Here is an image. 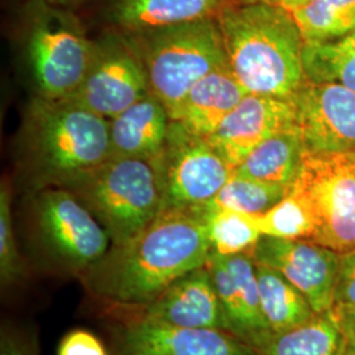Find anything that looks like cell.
Wrapping results in <instances>:
<instances>
[{
	"label": "cell",
	"mask_w": 355,
	"mask_h": 355,
	"mask_svg": "<svg viewBox=\"0 0 355 355\" xmlns=\"http://www.w3.org/2000/svg\"><path fill=\"white\" fill-rule=\"evenodd\" d=\"M212 253L204 208L162 209L130 241L110 252L80 277L86 291L117 309L150 303Z\"/></svg>",
	"instance_id": "6da1fadb"
},
{
	"label": "cell",
	"mask_w": 355,
	"mask_h": 355,
	"mask_svg": "<svg viewBox=\"0 0 355 355\" xmlns=\"http://www.w3.org/2000/svg\"><path fill=\"white\" fill-rule=\"evenodd\" d=\"M216 20L229 70L248 92L291 101L306 80L293 15L279 4L232 0Z\"/></svg>",
	"instance_id": "7a4b0ae2"
},
{
	"label": "cell",
	"mask_w": 355,
	"mask_h": 355,
	"mask_svg": "<svg viewBox=\"0 0 355 355\" xmlns=\"http://www.w3.org/2000/svg\"><path fill=\"white\" fill-rule=\"evenodd\" d=\"M125 35L145 66L150 92L165 104L171 120L200 79L228 66L216 17Z\"/></svg>",
	"instance_id": "3957f363"
},
{
	"label": "cell",
	"mask_w": 355,
	"mask_h": 355,
	"mask_svg": "<svg viewBox=\"0 0 355 355\" xmlns=\"http://www.w3.org/2000/svg\"><path fill=\"white\" fill-rule=\"evenodd\" d=\"M26 129L38 168L58 187L111 158L110 121L67 99L33 102Z\"/></svg>",
	"instance_id": "277c9868"
},
{
	"label": "cell",
	"mask_w": 355,
	"mask_h": 355,
	"mask_svg": "<svg viewBox=\"0 0 355 355\" xmlns=\"http://www.w3.org/2000/svg\"><path fill=\"white\" fill-rule=\"evenodd\" d=\"M86 204L120 246L146 228L162 211V193L150 161L110 158L64 186Z\"/></svg>",
	"instance_id": "5b68a950"
},
{
	"label": "cell",
	"mask_w": 355,
	"mask_h": 355,
	"mask_svg": "<svg viewBox=\"0 0 355 355\" xmlns=\"http://www.w3.org/2000/svg\"><path fill=\"white\" fill-rule=\"evenodd\" d=\"M312 223L309 241L336 253L355 249V153L305 150L290 187Z\"/></svg>",
	"instance_id": "8992f818"
},
{
	"label": "cell",
	"mask_w": 355,
	"mask_h": 355,
	"mask_svg": "<svg viewBox=\"0 0 355 355\" xmlns=\"http://www.w3.org/2000/svg\"><path fill=\"white\" fill-rule=\"evenodd\" d=\"M26 48L40 96L69 99L89 71L95 42L70 13L36 1L28 13Z\"/></svg>",
	"instance_id": "52a82bcc"
},
{
	"label": "cell",
	"mask_w": 355,
	"mask_h": 355,
	"mask_svg": "<svg viewBox=\"0 0 355 355\" xmlns=\"http://www.w3.org/2000/svg\"><path fill=\"white\" fill-rule=\"evenodd\" d=\"M162 193V209H196L211 203L234 167L205 137L171 120L162 150L152 161Z\"/></svg>",
	"instance_id": "ba28073f"
},
{
	"label": "cell",
	"mask_w": 355,
	"mask_h": 355,
	"mask_svg": "<svg viewBox=\"0 0 355 355\" xmlns=\"http://www.w3.org/2000/svg\"><path fill=\"white\" fill-rule=\"evenodd\" d=\"M35 218L41 241L53 259L79 278L112 248L111 237L96 216L76 193L64 187L38 193Z\"/></svg>",
	"instance_id": "9c48e42d"
},
{
	"label": "cell",
	"mask_w": 355,
	"mask_h": 355,
	"mask_svg": "<svg viewBox=\"0 0 355 355\" xmlns=\"http://www.w3.org/2000/svg\"><path fill=\"white\" fill-rule=\"evenodd\" d=\"M150 92L145 66L127 37L95 42L89 71L67 99L107 120L121 114Z\"/></svg>",
	"instance_id": "30bf717a"
},
{
	"label": "cell",
	"mask_w": 355,
	"mask_h": 355,
	"mask_svg": "<svg viewBox=\"0 0 355 355\" xmlns=\"http://www.w3.org/2000/svg\"><path fill=\"white\" fill-rule=\"evenodd\" d=\"M255 263L271 267L304 295L316 313L333 306L340 254L309 240L262 236L250 252Z\"/></svg>",
	"instance_id": "8fae6325"
},
{
	"label": "cell",
	"mask_w": 355,
	"mask_h": 355,
	"mask_svg": "<svg viewBox=\"0 0 355 355\" xmlns=\"http://www.w3.org/2000/svg\"><path fill=\"white\" fill-rule=\"evenodd\" d=\"M308 152L355 153V92L337 83L305 80L291 99Z\"/></svg>",
	"instance_id": "7c38bea8"
},
{
	"label": "cell",
	"mask_w": 355,
	"mask_h": 355,
	"mask_svg": "<svg viewBox=\"0 0 355 355\" xmlns=\"http://www.w3.org/2000/svg\"><path fill=\"white\" fill-rule=\"evenodd\" d=\"M112 355H258L236 334L127 318L114 331Z\"/></svg>",
	"instance_id": "4fadbf2b"
},
{
	"label": "cell",
	"mask_w": 355,
	"mask_h": 355,
	"mask_svg": "<svg viewBox=\"0 0 355 355\" xmlns=\"http://www.w3.org/2000/svg\"><path fill=\"white\" fill-rule=\"evenodd\" d=\"M120 311L127 313L128 318L155 324L230 331L212 275L205 265L175 280L150 303L140 308Z\"/></svg>",
	"instance_id": "5bb4252c"
},
{
	"label": "cell",
	"mask_w": 355,
	"mask_h": 355,
	"mask_svg": "<svg viewBox=\"0 0 355 355\" xmlns=\"http://www.w3.org/2000/svg\"><path fill=\"white\" fill-rule=\"evenodd\" d=\"M229 328L257 350L272 334L262 313L255 262L250 253H211L207 263Z\"/></svg>",
	"instance_id": "9a60e30c"
},
{
	"label": "cell",
	"mask_w": 355,
	"mask_h": 355,
	"mask_svg": "<svg viewBox=\"0 0 355 355\" xmlns=\"http://www.w3.org/2000/svg\"><path fill=\"white\" fill-rule=\"evenodd\" d=\"M292 128H296L292 101L248 94L207 140L236 168L261 142Z\"/></svg>",
	"instance_id": "2e32d148"
},
{
	"label": "cell",
	"mask_w": 355,
	"mask_h": 355,
	"mask_svg": "<svg viewBox=\"0 0 355 355\" xmlns=\"http://www.w3.org/2000/svg\"><path fill=\"white\" fill-rule=\"evenodd\" d=\"M108 121L111 158L152 161L165 145L171 117L165 104L149 92Z\"/></svg>",
	"instance_id": "e0dca14e"
},
{
	"label": "cell",
	"mask_w": 355,
	"mask_h": 355,
	"mask_svg": "<svg viewBox=\"0 0 355 355\" xmlns=\"http://www.w3.org/2000/svg\"><path fill=\"white\" fill-rule=\"evenodd\" d=\"M248 94L228 66H224L190 89L173 120L192 135L208 139Z\"/></svg>",
	"instance_id": "ac0fdd59"
},
{
	"label": "cell",
	"mask_w": 355,
	"mask_h": 355,
	"mask_svg": "<svg viewBox=\"0 0 355 355\" xmlns=\"http://www.w3.org/2000/svg\"><path fill=\"white\" fill-rule=\"evenodd\" d=\"M232 0H111L110 19L125 33L216 17Z\"/></svg>",
	"instance_id": "d6986e66"
},
{
	"label": "cell",
	"mask_w": 355,
	"mask_h": 355,
	"mask_svg": "<svg viewBox=\"0 0 355 355\" xmlns=\"http://www.w3.org/2000/svg\"><path fill=\"white\" fill-rule=\"evenodd\" d=\"M297 127L279 132L254 148L234 168V174L291 187L305 154Z\"/></svg>",
	"instance_id": "ffe728a7"
},
{
	"label": "cell",
	"mask_w": 355,
	"mask_h": 355,
	"mask_svg": "<svg viewBox=\"0 0 355 355\" xmlns=\"http://www.w3.org/2000/svg\"><path fill=\"white\" fill-rule=\"evenodd\" d=\"M255 268L262 313L272 334L299 327L316 315L304 295L277 270L261 263Z\"/></svg>",
	"instance_id": "44dd1931"
},
{
	"label": "cell",
	"mask_w": 355,
	"mask_h": 355,
	"mask_svg": "<svg viewBox=\"0 0 355 355\" xmlns=\"http://www.w3.org/2000/svg\"><path fill=\"white\" fill-rule=\"evenodd\" d=\"M343 333L327 313H316L292 329L274 333L258 349V355H340Z\"/></svg>",
	"instance_id": "7402d4cb"
},
{
	"label": "cell",
	"mask_w": 355,
	"mask_h": 355,
	"mask_svg": "<svg viewBox=\"0 0 355 355\" xmlns=\"http://www.w3.org/2000/svg\"><path fill=\"white\" fill-rule=\"evenodd\" d=\"M306 80L337 83L355 92V32L329 41H304Z\"/></svg>",
	"instance_id": "603a6c76"
},
{
	"label": "cell",
	"mask_w": 355,
	"mask_h": 355,
	"mask_svg": "<svg viewBox=\"0 0 355 355\" xmlns=\"http://www.w3.org/2000/svg\"><path fill=\"white\" fill-rule=\"evenodd\" d=\"M203 208L212 253L221 255L250 253L262 237L257 215L214 205H205Z\"/></svg>",
	"instance_id": "cb8c5ba5"
},
{
	"label": "cell",
	"mask_w": 355,
	"mask_h": 355,
	"mask_svg": "<svg viewBox=\"0 0 355 355\" xmlns=\"http://www.w3.org/2000/svg\"><path fill=\"white\" fill-rule=\"evenodd\" d=\"M291 13L304 41H329L355 32V0H316Z\"/></svg>",
	"instance_id": "d4e9b609"
},
{
	"label": "cell",
	"mask_w": 355,
	"mask_h": 355,
	"mask_svg": "<svg viewBox=\"0 0 355 355\" xmlns=\"http://www.w3.org/2000/svg\"><path fill=\"white\" fill-rule=\"evenodd\" d=\"M290 187L233 174L228 183L207 205L228 208L248 215H262L280 202Z\"/></svg>",
	"instance_id": "484cf974"
},
{
	"label": "cell",
	"mask_w": 355,
	"mask_h": 355,
	"mask_svg": "<svg viewBox=\"0 0 355 355\" xmlns=\"http://www.w3.org/2000/svg\"><path fill=\"white\" fill-rule=\"evenodd\" d=\"M262 236L286 240H311L312 223L303 203L287 193L280 202L262 215H257Z\"/></svg>",
	"instance_id": "4316f807"
},
{
	"label": "cell",
	"mask_w": 355,
	"mask_h": 355,
	"mask_svg": "<svg viewBox=\"0 0 355 355\" xmlns=\"http://www.w3.org/2000/svg\"><path fill=\"white\" fill-rule=\"evenodd\" d=\"M11 187L3 182L0 187V280L4 287H12L26 278V265L20 255L11 209Z\"/></svg>",
	"instance_id": "83f0119b"
},
{
	"label": "cell",
	"mask_w": 355,
	"mask_h": 355,
	"mask_svg": "<svg viewBox=\"0 0 355 355\" xmlns=\"http://www.w3.org/2000/svg\"><path fill=\"white\" fill-rule=\"evenodd\" d=\"M57 355H110L105 345L89 330L76 329L64 334Z\"/></svg>",
	"instance_id": "f1b7e54d"
},
{
	"label": "cell",
	"mask_w": 355,
	"mask_h": 355,
	"mask_svg": "<svg viewBox=\"0 0 355 355\" xmlns=\"http://www.w3.org/2000/svg\"><path fill=\"white\" fill-rule=\"evenodd\" d=\"M345 305H355V249L340 254L333 306Z\"/></svg>",
	"instance_id": "f546056e"
},
{
	"label": "cell",
	"mask_w": 355,
	"mask_h": 355,
	"mask_svg": "<svg viewBox=\"0 0 355 355\" xmlns=\"http://www.w3.org/2000/svg\"><path fill=\"white\" fill-rule=\"evenodd\" d=\"M0 355H38L36 336L13 325H3Z\"/></svg>",
	"instance_id": "4dcf8cb0"
},
{
	"label": "cell",
	"mask_w": 355,
	"mask_h": 355,
	"mask_svg": "<svg viewBox=\"0 0 355 355\" xmlns=\"http://www.w3.org/2000/svg\"><path fill=\"white\" fill-rule=\"evenodd\" d=\"M329 313L343 334H355V305L333 306Z\"/></svg>",
	"instance_id": "1f68e13d"
},
{
	"label": "cell",
	"mask_w": 355,
	"mask_h": 355,
	"mask_svg": "<svg viewBox=\"0 0 355 355\" xmlns=\"http://www.w3.org/2000/svg\"><path fill=\"white\" fill-rule=\"evenodd\" d=\"M316 0H279V6H282L284 10L290 11V12H295L296 10H300L305 6L315 3Z\"/></svg>",
	"instance_id": "d6a6232c"
},
{
	"label": "cell",
	"mask_w": 355,
	"mask_h": 355,
	"mask_svg": "<svg viewBox=\"0 0 355 355\" xmlns=\"http://www.w3.org/2000/svg\"><path fill=\"white\" fill-rule=\"evenodd\" d=\"M340 355H355V334H343V350Z\"/></svg>",
	"instance_id": "836d02e7"
},
{
	"label": "cell",
	"mask_w": 355,
	"mask_h": 355,
	"mask_svg": "<svg viewBox=\"0 0 355 355\" xmlns=\"http://www.w3.org/2000/svg\"><path fill=\"white\" fill-rule=\"evenodd\" d=\"M237 3H270V4H279V0H233Z\"/></svg>",
	"instance_id": "e575fe53"
}]
</instances>
